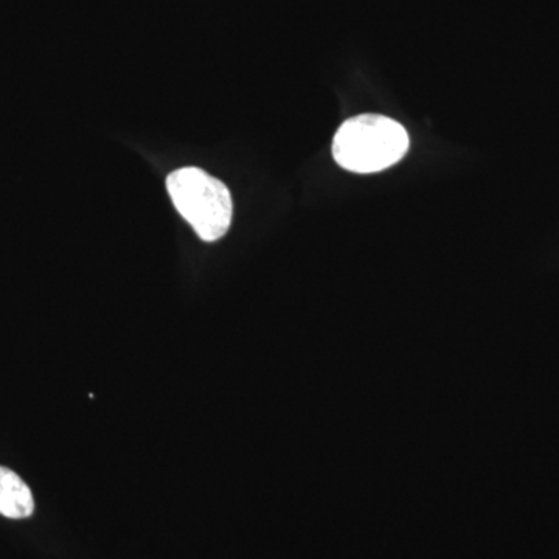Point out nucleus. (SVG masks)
<instances>
[{"instance_id": "f257e3e1", "label": "nucleus", "mask_w": 559, "mask_h": 559, "mask_svg": "<svg viewBox=\"0 0 559 559\" xmlns=\"http://www.w3.org/2000/svg\"><path fill=\"white\" fill-rule=\"evenodd\" d=\"M409 151V134L399 121L362 114L342 123L333 139V157L340 167L359 175L388 170Z\"/></svg>"}, {"instance_id": "7ed1b4c3", "label": "nucleus", "mask_w": 559, "mask_h": 559, "mask_svg": "<svg viewBox=\"0 0 559 559\" xmlns=\"http://www.w3.org/2000/svg\"><path fill=\"white\" fill-rule=\"evenodd\" d=\"M35 511L28 485L14 471L0 466V514L10 520H25Z\"/></svg>"}, {"instance_id": "f03ea898", "label": "nucleus", "mask_w": 559, "mask_h": 559, "mask_svg": "<svg viewBox=\"0 0 559 559\" xmlns=\"http://www.w3.org/2000/svg\"><path fill=\"white\" fill-rule=\"evenodd\" d=\"M175 207L202 241H218L229 230L234 204L221 180L200 168H180L167 178Z\"/></svg>"}]
</instances>
